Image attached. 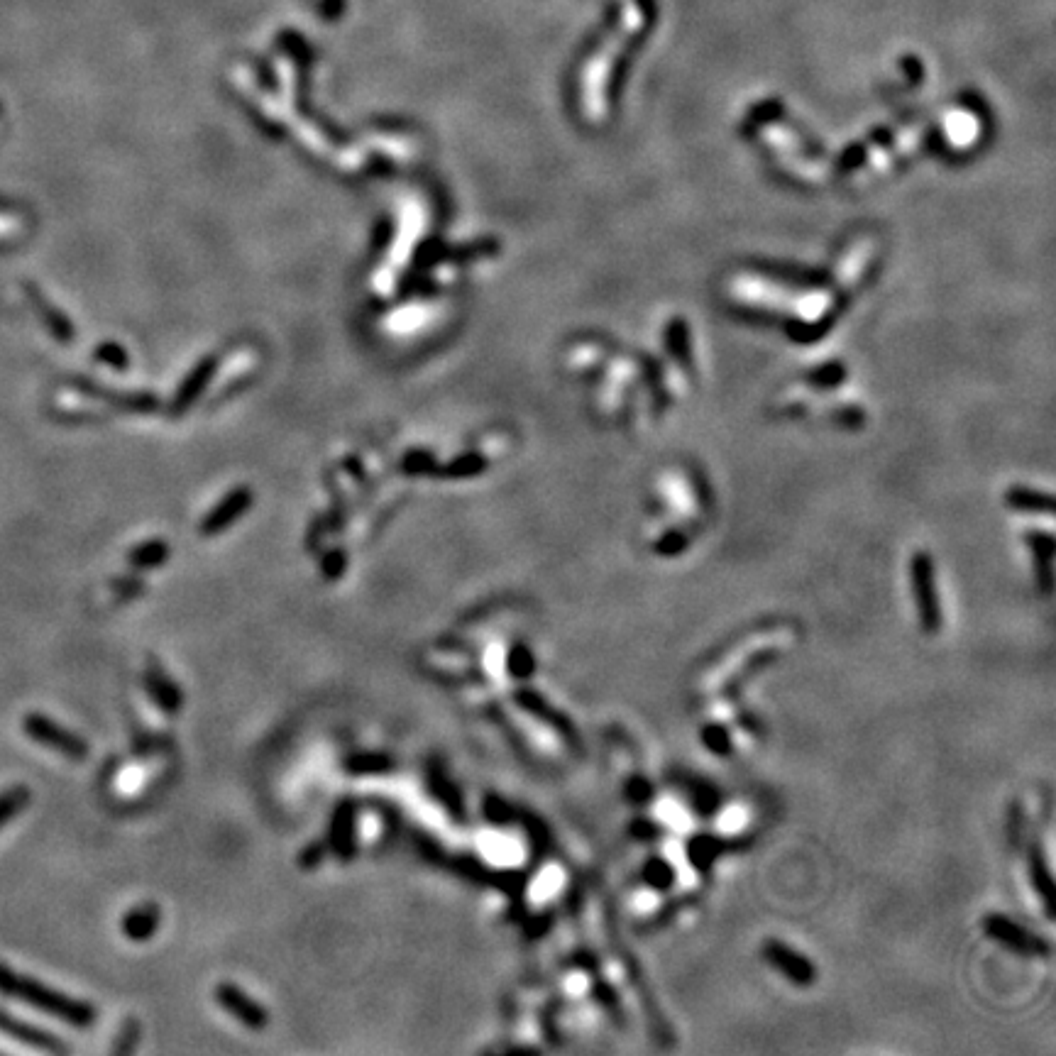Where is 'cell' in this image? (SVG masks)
<instances>
[{
    "label": "cell",
    "mask_w": 1056,
    "mask_h": 1056,
    "mask_svg": "<svg viewBox=\"0 0 1056 1056\" xmlns=\"http://www.w3.org/2000/svg\"><path fill=\"white\" fill-rule=\"evenodd\" d=\"M643 22L646 20H643L641 8L634 0H629L612 27V35L592 54V62L585 69V79H582V103H585V115H590L592 123L604 120V113L609 110V84H612L619 54H624L626 47L634 42V37L643 30Z\"/></svg>",
    "instance_id": "cell-1"
},
{
    "label": "cell",
    "mask_w": 1056,
    "mask_h": 1056,
    "mask_svg": "<svg viewBox=\"0 0 1056 1056\" xmlns=\"http://www.w3.org/2000/svg\"><path fill=\"white\" fill-rule=\"evenodd\" d=\"M0 990L10 998L22 1000V1003L32 1005V1008L47 1012V1015L59 1017L66 1025L71 1027H91L96 1022V1010L93 1005L84 1003V1000L69 998V995L59 993V990L42 986V983L32 981V978L20 976V973L10 971L8 966H0Z\"/></svg>",
    "instance_id": "cell-2"
},
{
    "label": "cell",
    "mask_w": 1056,
    "mask_h": 1056,
    "mask_svg": "<svg viewBox=\"0 0 1056 1056\" xmlns=\"http://www.w3.org/2000/svg\"><path fill=\"white\" fill-rule=\"evenodd\" d=\"M25 734L30 736L37 744L52 748V751L62 753V756L71 758V761H84L88 756V744L74 731L64 729L62 724H57L54 719L44 717V714H27L25 717Z\"/></svg>",
    "instance_id": "cell-3"
},
{
    "label": "cell",
    "mask_w": 1056,
    "mask_h": 1056,
    "mask_svg": "<svg viewBox=\"0 0 1056 1056\" xmlns=\"http://www.w3.org/2000/svg\"><path fill=\"white\" fill-rule=\"evenodd\" d=\"M912 594H915L917 612L927 631H939L942 626V609H939L937 592H934V572L932 560L924 553H917L912 560Z\"/></svg>",
    "instance_id": "cell-4"
},
{
    "label": "cell",
    "mask_w": 1056,
    "mask_h": 1056,
    "mask_svg": "<svg viewBox=\"0 0 1056 1056\" xmlns=\"http://www.w3.org/2000/svg\"><path fill=\"white\" fill-rule=\"evenodd\" d=\"M216 1000L220 1008L228 1012V1015H233L247 1030L260 1032L269 1025L267 1010H264L257 1000H252L245 990L235 986V983H218Z\"/></svg>",
    "instance_id": "cell-5"
},
{
    "label": "cell",
    "mask_w": 1056,
    "mask_h": 1056,
    "mask_svg": "<svg viewBox=\"0 0 1056 1056\" xmlns=\"http://www.w3.org/2000/svg\"><path fill=\"white\" fill-rule=\"evenodd\" d=\"M328 849L333 851L340 861H350L355 856V805L350 800H343L335 807L333 819H330V839Z\"/></svg>",
    "instance_id": "cell-6"
},
{
    "label": "cell",
    "mask_w": 1056,
    "mask_h": 1056,
    "mask_svg": "<svg viewBox=\"0 0 1056 1056\" xmlns=\"http://www.w3.org/2000/svg\"><path fill=\"white\" fill-rule=\"evenodd\" d=\"M145 682H147V692H150V697L154 702H157V707L162 709L164 714H169V717H174V714L181 712V704H184V695H181L179 685L169 678L167 673L162 670V665L159 663H150V668H147V675H145Z\"/></svg>",
    "instance_id": "cell-7"
},
{
    "label": "cell",
    "mask_w": 1056,
    "mask_h": 1056,
    "mask_svg": "<svg viewBox=\"0 0 1056 1056\" xmlns=\"http://www.w3.org/2000/svg\"><path fill=\"white\" fill-rule=\"evenodd\" d=\"M0 1032H5L8 1037L18 1039L22 1044H30V1047L44 1049V1052H66V1047L59 1042L54 1034L40 1030V1027H32L27 1022L15 1020L13 1015H8L5 1010H0Z\"/></svg>",
    "instance_id": "cell-8"
},
{
    "label": "cell",
    "mask_w": 1056,
    "mask_h": 1056,
    "mask_svg": "<svg viewBox=\"0 0 1056 1056\" xmlns=\"http://www.w3.org/2000/svg\"><path fill=\"white\" fill-rule=\"evenodd\" d=\"M766 956H768L770 964L778 968L780 973H785V976H788L792 983H797V986H807V983H812L814 968L807 964L805 956H800L797 951H792L790 946L778 944V942H768L766 944Z\"/></svg>",
    "instance_id": "cell-9"
},
{
    "label": "cell",
    "mask_w": 1056,
    "mask_h": 1056,
    "mask_svg": "<svg viewBox=\"0 0 1056 1056\" xmlns=\"http://www.w3.org/2000/svg\"><path fill=\"white\" fill-rule=\"evenodd\" d=\"M162 924V910L154 902H142L123 917V934L130 942H150Z\"/></svg>",
    "instance_id": "cell-10"
},
{
    "label": "cell",
    "mask_w": 1056,
    "mask_h": 1056,
    "mask_svg": "<svg viewBox=\"0 0 1056 1056\" xmlns=\"http://www.w3.org/2000/svg\"><path fill=\"white\" fill-rule=\"evenodd\" d=\"M976 135H981V125H978L976 115L966 113V110L949 115V120H946V140H949L954 150H966V147L976 145Z\"/></svg>",
    "instance_id": "cell-11"
},
{
    "label": "cell",
    "mask_w": 1056,
    "mask_h": 1056,
    "mask_svg": "<svg viewBox=\"0 0 1056 1056\" xmlns=\"http://www.w3.org/2000/svg\"><path fill=\"white\" fill-rule=\"evenodd\" d=\"M428 788H431L433 795H436L438 800L448 807V812L453 814V817H458V819L465 817V807H462L460 790L455 788L453 780H448V775L443 773V768L440 766L428 768Z\"/></svg>",
    "instance_id": "cell-12"
},
{
    "label": "cell",
    "mask_w": 1056,
    "mask_h": 1056,
    "mask_svg": "<svg viewBox=\"0 0 1056 1056\" xmlns=\"http://www.w3.org/2000/svg\"><path fill=\"white\" fill-rule=\"evenodd\" d=\"M247 504H250V497H247L245 492H235L233 497L225 499V502L220 504L206 521H203V533H206V536H213V533H220L223 528H228L235 519H238L242 511L247 509Z\"/></svg>",
    "instance_id": "cell-13"
},
{
    "label": "cell",
    "mask_w": 1056,
    "mask_h": 1056,
    "mask_svg": "<svg viewBox=\"0 0 1056 1056\" xmlns=\"http://www.w3.org/2000/svg\"><path fill=\"white\" fill-rule=\"evenodd\" d=\"M345 770L352 775H377V773H389L394 768L392 756L379 751H362L352 753L350 758H345Z\"/></svg>",
    "instance_id": "cell-14"
},
{
    "label": "cell",
    "mask_w": 1056,
    "mask_h": 1056,
    "mask_svg": "<svg viewBox=\"0 0 1056 1056\" xmlns=\"http://www.w3.org/2000/svg\"><path fill=\"white\" fill-rule=\"evenodd\" d=\"M988 932L1010 946H1017V949H1037L1039 946V942H1034V937H1030L1025 929L1015 927L1005 917H988Z\"/></svg>",
    "instance_id": "cell-15"
},
{
    "label": "cell",
    "mask_w": 1056,
    "mask_h": 1056,
    "mask_svg": "<svg viewBox=\"0 0 1056 1056\" xmlns=\"http://www.w3.org/2000/svg\"><path fill=\"white\" fill-rule=\"evenodd\" d=\"M27 802H30V790H27L25 785H13V788L0 792V829H3L15 814L25 810Z\"/></svg>",
    "instance_id": "cell-16"
},
{
    "label": "cell",
    "mask_w": 1056,
    "mask_h": 1056,
    "mask_svg": "<svg viewBox=\"0 0 1056 1056\" xmlns=\"http://www.w3.org/2000/svg\"><path fill=\"white\" fill-rule=\"evenodd\" d=\"M167 558H169L167 543L152 541V543H145V546L132 550V553H130V565H132V568L150 570V568H159V565H162Z\"/></svg>",
    "instance_id": "cell-17"
},
{
    "label": "cell",
    "mask_w": 1056,
    "mask_h": 1056,
    "mask_svg": "<svg viewBox=\"0 0 1056 1056\" xmlns=\"http://www.w3.org/2000/svg\"><path fill=\"white\" fill-rule=\"evenodd\" d=\"M506 670L514 675L516 680H526L533 673V656L526 646H514L506 656Z\"/></svg>",
    "instance_id": "cell-18"
},
{
    "label": "cell",
    "mask_w": 1056,
    "mask_h": 1056,
    "mask_svg": "<svg viewBox=\"0 0 1056 1056\" xmlns=\"http://www.w3.org/2000/svg\"><path fill=\"white\" fill-rule=\"evenodd\" d=\"M328 851H330L328 844L323 839L311 841V844H308L306 849L299 854V868L301 871H316V868L326 861Z\"/></svg>",
    "instance_id": "cell-19"
},
{
    "label": "cell",
    "mask_w": 1056,
    "mask_h": 1056,
    "mask_svg": "<svg viewBox=\"0 0 1056 1056\" xmlns=\"http://www.w3.org/2000/svg\"><path fill=\"white\" fill-rule=\"evenodd\" d=\"M1010 502L1017 506V509H1027V511H1049L1052 509V502H1049V497H1042V494H1034V492H1025V489H1017V492H1012Z\"/></svg>",
    "instance_id": "cell-20"
},
{
    "label": "cell",
    "mask_w": 1056,
    "mask_h": 1056,
    "mask_svg": "<svg viewBox=\"0 0 1056 1056\" xmlns=\"http://www.w3.org/2000/svg\"><path fill=\"white\" fill-rule=\"evenodd\" d=\"M658 812H660V819H663V822L673 829H687V824H690V817H687L685 807L673 800L663 802V805L658 807Z\"/></svg>",
    "instance_id": "cell-21"
},
{
    "label": "cell",
    "mask_w": 1056,
    "mask_h": 1056,
    "mask_svg": "<svg viewBox=\"0 0 1056 1056\" xmlns=\"http://www.w3.org/2000/svg\"><path fill=\"white\" fill-rule=\"evenodd\" d=\"M744 824H746V810H744V807H739V805L726 807V810L722 812V817H719V827H722L724 832H729V834L739 832V829L744 827Z\"/></svg>",
    "instance_id": "cell-22"
},
{
    "label": "cell",
    "mask_w": 1056,
    "mask_h": 1056,
    "mask_svg": "<svg viewBox=\"0 0 1056 1056\" xmlns=\"http://www.w3.org/2000/svg\"><path fill=\"white\" fill-rule=\"evenodd\" d=\"M345 565H348V558H345L343 550H333V553L323 558V577L326 580H338L345 572Z\"/></svg>",
    "instance_id": "cell-23"
},
{
    "label": "cell",
    "mask_w": 1056,
    "mask_h": 1056,
    "mask_svg": "<svg viewBox=\"0 0 1056 1056\" xmlns=\"http://www.w3.org/2000/svg\"><path fill=\"white\" fill-rule=\"evenodd\" d=\"M484 814H487L489 822H494V824H506V819H509V810H506V805L494 795L484 800Z\"/></svg>",
    "instance_id": "cell-24"
},
{
    "label": "cell",
    "mask_w": 1056,
    "mask_h": 1056,
    "mask_svg": "<svg viewBox=\"0 0 1056 1056\" xmlns=\"http://www.w3.org/2000/svg\"><path fill=\"white\" fill-rule=\"evenodd\" d=\"M120 585L125 587H115L123 597H137V594H142V582L140 580H118Z\"/></svg>",
    "instance_id": "cell-25"
}]
</instances>
